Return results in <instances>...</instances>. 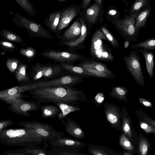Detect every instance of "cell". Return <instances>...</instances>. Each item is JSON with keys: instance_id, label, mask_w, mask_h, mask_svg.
<instances>
[{"instance_id": "cell-27", "label": "cell", "mask_w": 155, "mask_h": 155, "mask_svg": "<svg viewBox=\"0 0 155 155\" xmlns=\"http://www.w3.org/2000/svg\"><path fill=\"white\" fill-rule=\"evenodd\" d=\"M0 34L4 40L19 43L23 42V39L20 36L7 29H2L0 31Z\"/></svg>"}, {"instance_id": "cell-44", "label": "cell", "mask_w": 155, "mask_h": 155, "mask_svg": "<svg viewBox=\"0 0 155 155\" xmlns=\"http://www.w3.org/2000/svg\"><path fill=\"white\" fill-rule=\"evenodd\" d=\"M95 99L97 102L99 103H102L104 100L103 94L102 93H99L97 94L95 97Z\"/></svg>"}, {"instance_id": "cell-15", "label": "cell", "mask_w": 155, "mask_h": 155, "mask_svg": "<svg viewBox=\"0 0 155 155\" xmlns=\"http://www.w3.org/2000/svg\"><path fill=\"white\" fill-rule=\"evenodd\" d=\"M52 147H67L76 149L84 147L85 144L78 140L68 137L56 136L48 141Z\"/></svg>"}, {"instance_id": "cell-39", "label": "cell", "mask_w": 155, "mask_h": 155, "mask_svg": "<svg viewBox=\"0 0 155 155\" xmlns=\"http://www.w3.org/2000/svg\"><path fill=\"white\" fill-rule=\"evenodd\" d=\"M5 155H24V154L17 150H9L3 152Z\"/></svg>"}, {"instance_id": "cell-34", "label": "cell", "mask_w": 155, "mask_h": 155, "mask_svg": "<svg viewBox=\"0 0 155 155\" xmlns=\"http://www.w3.org/2000/svg\"><path fill=\"white\" fill-rule=\"evenodd\" d=\"M20 63V61L18 59L9 58L7 59L5 64L8 70L12 73H14Z\"/></svg>"}, {"instance_id": "cell-4", "label": "cell", "mask_w": 155, "mask_h": 155, "mask_svg": "<svg viewBox=\"0 0 155 155\" xmlns=\"http://www.w3.org/2000/svg\"><path fill=\"white\" fill-rule=\"evenodd\" d=\"M10 14L14 23L25 29L31 36L47 39L54 38L50 31L41 24L12 12H10Z\"/></svg>"}, {"instance_id": "cell-38", "label": "cell", "mask_w": 155, "mask_h": 155, "mask_svg": "<svg viewBox=\"0 0 155 155\" xmlns=\"http://www.w3.org/2000/svg\"><path fill=\"white\" fill-rule=\"evenodd\" d=\"M14 123L13 121L10 120H0V132L14 124Z\"/></svg>"}, {"instance_id": "cell-28", "label": "cell", "mask_w": 155, "mask_h": 155, "mask_svg": "<svg viewBox=\"0 0 155 155\" xmlns=\"http://www.w3.org/2000/svg\"><path fill=\"white\" fill-rule=\"evenodd\" d=\"M141 52L144 56L146 63V68L147 72L150 78H152L153 74L154 60L152 52L147 51H141Z\"/></svg>"}, {"instance_id": "cell-12", "label": "cell", "mask_w": 155, "mask_h": 155, "mask_svg": "<svg viewBox=\"0 0 155 155\" xmlns=\"http://www.w3.org/2000/svg\"><path fill=\"white\" fill-rule=\"evenodd\" d=\"M127 68L135 80L138 83H144L143 76L139 60L137 56L130 52L128 56L124 58Z\"/></svg>"}, {"instance_id": "cell-1", "label": "cell", "mask_w": 155, "mask_h": 155, "mask_svg": "<svg viewBox=\"0 0 155 155\" xmlns=\"http://www.w3.org/2000/svg\"><path fill=\"white\" fill-rule=\"evenodd\" d=\"M29 94L41 103H62L74 105L87 101L84 92L71 86L43 87L31 90Z\"/></svg>"}, {"instance_id": "cell-26", "label": "cell", "mask_w": 155, "mask_h": 155, "mask_svg": "<svg viewBox=\"0 0 155 155\" xmlns=\"http://www.w3.org/2000/svg\"><path fill=\"white\" fill-rule=\"evenodd\" d=\"M150 7H147L138 14L136 18L135 29L136 32L142 27H144L147 19L150 12Z\"/></svg>"}, {"instance_id": "cell-21", "label": "cell", "mask_w": 155, "mask_h": 155, "mask_svg": "<svg viewBox=\"0 0 155 155\" xmlns=\"http://www.w3.org/2000/svg\"><path fill=\"white\" fill-rule=\"evenodd\" d=\"M27 65L20 63L18 65L15 72V78L17 81L23 84H30L32 81L27 73Z\"/></svg>"}, {"instance_id": "cell-46", "label": "cell", "mask_w": 155, "mask_h": 155, "mask_svg": "<svg viewBox=\"0 0 155 155\" xmlns=\"http://www.w3.org/2000/svg\"><path fill=\"white\" fill-rule=\"evenodd\" d=\"M141 127L142 129L146 130H148L147 131H149V130L150 129V127L146 123H142L140 124Z\"/></svg>"}, {"instance_id": "cell-2", "label": "cell", "mask_w": 155, "mask_h": 155, "mask_svg": "<svg viewBox=\"0 0 155 155\" xmlns=\"http://www.w3.org/2000/svg\"><path fill=\"white\" fill-rule=\"evenodd\" d=\"M43 139L32 129H5L0 132V143L12 146L29 147L40 144Z\"/></svg>"}, {"instance_id": "cell-3", "label": "cell", "mask_w": 155, "mask_h": 155, "mask_svg": "<svg viewBox=\"0 0 155 155\" xmlns=\"http://www.w3.org/2000/svg\"><path fill=\"white\" fill-rule=\"evenodd\" d=\"M69 74L60 64L36 62L31 67L28 74L31 83L54 79Z\"/></svg>"}, {"instance_id": "cell-11", "label": "cell", "mask_w": 155, "mask_h": 155, "mask_svg": "<svg viewBox=\"0 0 155 155\" xmlns=\"http://www.w3.org/2000/svg\"><path fill=\"white\" fill-rule=\"evenodd\" d=\"M79 17L81 24L80 37L74 41H67L60 43L61 45L68 46L67 51L71 52H76L75 50L83 49L85 47L83 44L87 37L90 28L81 15Z\"/></svg>"}, {"instance_id": "cell-50", "label": "cell", "mask_w": 155, "mask_h": 155, "mask_svg": "<svg viewBox=\"0 0 155 155\" xmlns=\"http://www.w3.org/2000/svg\"><path fill=\"white\" fill-rule=\"evenodd\" d=\"M129 45V42L127 41H125L124 42V47L125 48H128V46Z\"/></svg>"}, {"instance_id": "cell-33", "label": "cell", "mask_w": 155, "mask_h": 155, "mask_svg": "<svg viewBox=\"0 0 155 155\" xmlns=\"http://www.w3.org/2000/svg\"><path fill=\"white\" fill-rule=\"evenodd\" d=\"M106 15L107 19L112 22L121 20L119 12L115 7L109 8L106 12Z\"/></svg>"}, {"instance_id": "cell-52", "label": "cell", "mask_w": 155, "mask_h": 155, "mask_svg": "<svg viewBox=\"0 0 155 155\" xmlns=\"http://www.w3.org/2000/svg\"><path fill=\"white\" fill-rule=\"evenodd\" d=\"M57 1H60V2H64L66 1H67L68 0H56Z\"/></svg>"}, {"instance_id": "cell-41", "label": "cell", "mask_w": 155, "mask_h": 155, "mask_svg": "<svg viewBox=\"0 0 155 155\" xmlns=\"http://www.w3.org/2000/svg\"><path fill=\"white\" fill-rule=\"evenodd\" d=\"M107 118L109 122L113 124L116 123L117 121V117L112 114H109L107 115Z\"/></svg>"}, {"instance_id": "cell-19", "label": "cell", "mask_w": 155, "mask_h": 155, "mask_svg": "<svg viewBox=\"0 0 155 155\" xmlns=\"http://www.w3.org/2000/svg\"><path fill=\"white\" fill-rule=\"evenodd\" d=\"M47 140H44V146L42 147L36 146V145L25 147L23 149H17L24 154V155H49V151L47 150L48 147Z\"/></svg>"}, {"instance_id": "cell-14", "label": "cell", "mask_w": 155, "mask_h": 155, "mask_svg": "<svg viewBox=\"0 0 155 155\" xmlns=\"http://www.w3.org/2000/svg\"><path fill=\"white\" fill-rule=\"evenodd\" d=\"M79 17L68 29L64 31L62 35L60 34L55 35L58 38L60 39V43L67 41H74L80 37L81 24Z\"/></svg>"}, {"instance_id": "cell-31", "label": "cell", "mask_w": 155, "mask_h": 155, "mask_svg": "<svg viewBox=\"0 0 155 155\" xmlns=\"http://www.w3.org/2000/svg\"><path fill=\"white\" fill-rule=\"evenodd\" d=\"M130 47L133 48H143L148 49H154L155 48V39L154 38L148 39L132 45Z\"/></svg>"}, {"instance_id": "cell-36", "label": "cell", "mask_w": 155, "mask_h": 155, "mask_svg": "<svg viewBox=\"0 0 155 155\" xmlns=\"http://www.w3.org/2000/svg\"><path fill=\"white\" fill-rule=\"evenodd\" d=\"M0 46L4 51L11 52H14L18 49L14 44L5 40L0 41Z\"/></svg>"}, {"instance_id": "cell-45", "label": "cell", "mask_w": 155, "mask_h": 155, "mask_svg": "<svg viewBox=\"0 0 155 155\" xmlns=\"http://www.w3.org/2000/svg\"><path fill=\"white\" fill-rule=\"evenodd\" d=\"M92 0H82V4L81 5V10L86 8L88 6Z\"/></svg>"}, {"instance_id": "cell-35", "label": "cell", "mask_w": 155, "mask_h": 155, "mask_svg": "<svg viewBox=\"0 0 155 155\" xmlns=\"http://www.w3.org/2000/svg\"><path fill=\"white\" fill-rule=\"evenodd\" d=\"M101 29V31L112 45L115 48L118 47L119 44L117 41L107 29L105 26H102Z\"/></svg>"}, {"instance_id": "cell-40", "label": "cell", "mask_w": 155, "mask_h": 155, "mask_svg": "<svg viewBox=\"0 0 155 155\" xmlns=\"http://www.w3.org/2000/svg\"><path fill=\"white\" fill-rule=\"evenodd\" d=\"M147 146L146 143L143 142L140 145V150L141 153L143 155L147 154Z\"/></svg>"}, {"instance_id": "cell-25", "label": "cell", "mask_w": 155, "mask_h": 155, "mask_svg": "<svg viewBox=\"0 0 155 155\" xmlns=\"http://www.w3.org/2000/svg\"><path fill=\"white\" fill-rule=\"evenodd\" d=\"M39 110L41 111V117L45 118H54L61 112L57 106L51 104L41 105Z\"/></svg>"}, {"instance_id": "cell-18", "label": "cell", "mask_w": 155, "mask_h": 155, "mask_svg": "<svg viewBox=\"0 0 155 155\" xmlns=\"http://www.w3.org/2000/svg\"><path fill=\"white\" fill-rule=\"evenodd\" d=\"M59 64L64 70L70 74L77 75L87 78L96 77L94 74L88 71L81 66L65 63H60Z\"/></svg>"}, {"instance_id": "cell-29", "label": "cell", "mask_w": 155, "mask_h": 155, "mask_svg": "<svg viewBox=\"0 0 155 155\" xmlns=\"http://www.w3.org/2000/svg\"><path fill=\"white\" fill-rule=\"evenodd\" d=\"M16 1L23 9L27 13L35 16L36 14V10L28 0H14Z\"/></svg>"}, {"instance_id": "cell-17", "label": "cell", "mask_w": 155, "mask_h": 155, "mask_svg": "<svg viewBox=\"0 0 155 155\" xmlns=\"http://www.w3.org/2000/svg\"><path fill=\"white\" fill-rule=\"evenodd\" d=\"M61 123L65 128L67 133L77 139L84 138L85 135L84 130L74 120L69 117H67L66 120L63 119Z\"/></svg>"}, {"instance_id": "cell-24", "label": "cell", "mask_w": 155, "mask_h": 155, "mask_svg": "<svg viewBox=\"0 0 155 155\" xmlns=\"http://www.w3.org/2000/svg\"><path fill=\"white\" fill-rule=\"evenodd\" d=\"M77 149L67 147H52L49 155H84Z\"/></svg>"}, {"instance_id": "cell-5", "label": "cell", "mask_w": 155, "mask_h": 155, "mask_svg": "<svg viewBox=\"0 0 155 155\" xmlns=\"http://www.w3.org/2000/svg\"><path fill=\"white\" fill-rule=\"evenodd\" d=\"M107 38L102 31L96 30L91 37L90 53L92 56L101 60L111 61L114 58L109 49H107V44L104 42Z\"/></svg>"}, {"instance_id": "cell-49", "label": "cell", "mask_w": 155, "mask_h": 155, "mask_svg": "<svg viewBox=\"0 0 155 155\" xmlns=\"http://www.w3.org/2000/svg\"><path fill=\"white\" fill-rule=\"evenodd\" d=\"M103 0H94L95 3L97 4L99 6H102Z\"/></svg>"}, {"instance_id": "cell-42", "label": "cell", "mask_w": 155, "mask_h": 155, "mask_svg": "<svg viewBox=\"0 0 155 155\" xmlns=\"http://www.w3.org/2000/svg\"><path fill=\"white\" fill-rule=\"evenodd\" d=\"M114 90V91L120 95L123 96L125 94L126 91L124 89L120 87H115Z\"/></svg>"}, {"instance_id": "cell-53", "label": "cell", "mask_w": 155, "mask_h": 155, "mask_svg": "<svg viewBox=\"0 0 155 155\" xmlns=\"http://www.w3.org/2000/svg\"><path fill=\"white\" fill-rule=\"evenodd\" d=\"M1 0H0V1Z\"/></svg>"}, {"instance_id": "cell-9", "label": "cell", "mask_w": 155, "mask_h": 155, "mask_svg": "<svg viewBox=\"0 0 155 155\" xmlns=\"http://www.w3.org/2000/svg\"><path fill=\"white\" fill-rule=\"evenodd\" d=\"M23 98H17L8 106L11 111L23 116L28 117L31 115L28 111H37L41 105L40 103L34 101H26Z\"/></svg>"}, {"instance_id": "cell-43", "label": "cell", "mask_w": 155, "mask_h": 155, "mask_svg": "<svg viewBox=\"0 0 155 155\" xmlns=\"http://www.w3.org/2000/svg\"><path fill=\"white\" fill-rule=\"evenodd\" d=\"M121 142L122 144L126 147L128 148L131 145L130 142L124 136L122 137Z\"/></svg>"}, {"instance_id": "cell-8", "label": "cell", "mask_w": 155, "mask_h": 155, "mask_svg": "<svg viewBox=\"0 0 155 155\" xmlns=\"http://www.w3.org/2000/svg\"><path fill=\"white\" fill-rule=\"evenodd\" d=\"M84 77L73 74H68L54 79L31 83V90L45 86L66 85L74 86L83 81Z\"/></svg>"}, {"instance_id": "cell-37", "label": "cell", "mask_w": 155, "mask_h": 155, "mask_svg": "<svg viewBox=\"0 0 155 155\" xmlns=\"http://www.w3.org/2000/svg\"><path fill=\"white\" fill-rule=\"evenodd\" d=\"M82 67L88 71L94 74L95 75L96 77L105 78H112V75L108 74L103 72L98 71L94 69H93L87 67Z\"/></svg>"}, {"instance_id": "cell-10", "label": "cell", "mask_w": 155, "mask_h": 155, "mask_svg": "<svg viewBox=\"0 0 155 155\" xmlns=\"http://www.w3.org/2000/svg\"><path fill=\"white\" fill-rule=\"evenodd\" d=\"M81 12V5H77L75 4H72L61 10L59 22L57 28V34L61 33V31L68 26L74 18L80 16Z\"/></svg>"}, {"instance_id": "cell-32", "label": "cell", "mask_w": 155, "mask_h": 155, "mask_svg": "<svg viewBox=\"0 0 155 155\" xmlns=\"http://www.w3.org/2000/svg\"><path fill=\"white\" fill-rule=\"evenodd\" d=\"M20 54L27 58L29 61L34 60L35 57L36 52L33 47L28 46L26 48H21L19 52Z\"/></svg>"}, {"instance_id": "cell-23", "label": "cell", "mask_w": 155, "mask_h": 155, "mask_svg": "<svg viewBox=\"0 0 155 155\" xmlns=\"http://www.w3.org/2000/svg\"><path fill=\"white\" fill-rule=\"evenodd\" d=\"M55 104L59 108L61 111L57 116L59 121L65 118L71 113L81 110V107L77 105H73L62 103H56Z\"/></svg>"}, {"instance_id": "cell-20", "label": "cell", "mask_w": 155, "mask_h": 155, "mask_svg": "<svg viewBox=\"0 0 155 155\" xmlns=\"http://www.w3.org/2000/svg\"><path fill=\"white\" fill-rule=\"evenodd\" d=\"M61 10L53 11L50 13L48 16L44 21L46 27L51 32L57 34V28L58 24L60 17Z\"/></svg>"}, {"instance_id": "cell-13", "label": "cell", "mask_w": 155, "mask_h": 155, "mask_svg": "<svg viewBox=\"0 0 155 155\" xmlns=\"http://www.w3.org/2000/svg\"><path fill=\"white\" fill-rule=\"evenodd\" d=\"M139 12L127 15L125 14L123 19L114 22L118 28L121 30L124 33L127 35L132 36L135 33L136 20Z\"/></svg>"}, {"instance_id": "cell-51", "label": "cell", "mask_w": 155, "mask_h": 155, "mask_svg": "<svg viewBox=\"0 0 155 155\" xmlns=\"http://www.w3.org/2000/svg\"><path fill=\"white\" fill-rule=\"evenodd\" d=\"M123 2L126 4V6H127L128 3L127 1V0H122Z\"/></svg>"}, {"instance_id": "cell-48", "label": "cell", "mask_w": 155, "mask_h": 155, "mask_svg": "<svg viewBox=\"0 0 155 155\" xmlns=\"http://www.w3.org/2000/svg\"><path fill=\"white\" fill-rule=\"evenodd\" d=\"M142 102L144 105L147 107H150L151 105V103L148 101H143Z\"/></svg>"}, {"instance_id": "cell-47", "label": "cell", "mask_w": 155, "mask_h": 155, "mask_svg": "<svg viewBox=\"0 0 155 155\" xmlns=\"http://www.w3.org/2000/svg\"><path fill=\"white\" fill-rule=\"evenodd\" d=\"M123 130L125 132H128L130 131V128L128 123H125L124 124L123 126Z\"/></svg>"}, {"instance_id": "cell-22", "label": "cell", "mask_w": 155, "mask_h": 155, "mask_svg": "<svg viewBox=\"0 0 155 155\" xmlns=\"http://www.w3.org/2000/svg\"><path fill=\"white\" fill-rule=\"evenodd\" d=\"M77 65L82 67L90 68L111 75H113V72L105 65L91 59H85L82 60Z\"/></svg>"}, {"instance_id": "cell-6", "label": "cell", "mask_w": 155, "mask_h": 155, "mask_svg": "<svg viewBox=\"0 0 155 155\" xmlns=\"http://www.w3.org/2000/svg\"><path fill=\"white\" fill-rule=\"evenodd\" d=\"M18 125L34 129L43 140L48 141L57 136H63L64 134L62 132L55 130L51 124L36 121H23L18 123Z\"/></svg>"}, {"instance_id": "cell-16", "label": "cell", "mask_w": 155, "mask_h": 155, "mask_svg": "<svg viewBox=\"0 0 155 155\" xmlns=\"http://www.w3.org/2000/svg\"><path fill=\"white\" fill-rule=\"evenodd\" d=\"M102 7V6H100L95 3L85 9L81 10V15L90 27L98 21Z\"/></svg>"}, {"instance_id": "cell-7", "label": "cell", "mask_w": 155, "mask_h": 155, "mask_svg": "<svg viewBox=\"0 0 155 155\" xmlns=\"http://www.w3.org/2000/svg\"><path fill=\"white\" fill-rule=\"evenodd\" d=\"M41 55L54 61L55 62L73 64L76 61L83 60L85 57L77 53L68 51H64L48 49L41 53Z\"/></svg>"}, {"instance_id": "cell-30", "label": "cell", "mask_w": 155, "mask_h": 155, "mask_svg": "<svg viewBox=\"0 0 155 155\" xmlns=\"http://www.w3.org/2000/svg\"><path fill=\"white\" fill-rule=\"evenodd\" d=\"M150 2V0H137L133 4L129 12V14L139 12L146 7Z\"/></svg>"}]
</instances>
